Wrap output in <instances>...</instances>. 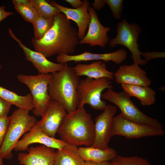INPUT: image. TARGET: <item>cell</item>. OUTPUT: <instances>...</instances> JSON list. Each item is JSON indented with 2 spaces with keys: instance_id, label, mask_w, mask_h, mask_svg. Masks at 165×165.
Here are the masks:
<instances>
[{
  "instance_id": "cell-1",
  "label": "cell",
  "mask_w": 165,
  "mask_h": 165,
  "mask_svg": "<svg viewBox=\"0 0 165 165\" xmlns=\"http://www.w3.org/2000/svg\"><path fill=\"white\" fill-rule=\"evenodd\" d=\"M53 25L40 39L31 42L36 51L47 57L62 53L72 54L79 43L78 32L71 20L61 12L53 17Z\"/></svg>"
},
{
  "instance_id": "cell-2",
  "label": "cell",
  "mask_w": 165,
  "mask_h": 165,
  "mask_svg": "<svg viewBox=\"0 0 165 165\" xmlns=\"http://www.w3.org/2000/svg\"><path fill=\"white\" fill-rule=\"evenodd\" d=\"M57 133L61 139L78 147L91 146L95 136L94 123L84 107L67 114Z\"/></svg>"
},
{
  "instance_id": "cell-3",
  "label": "cell",
  "mask_w": 165,
  "mask_h": 165,
  "mask_svg": "<svg viewBox=\"0 0 165 165\" xmlns=\"http://www.w3.org/2000/svg\"><path fill=\"white\" fill-rule=\"evenodd\" d=\"M51 74L48 87L51 99L61 104L68 113L75 111L79 104L77 89L79 77L67 63L61 70Z\"/></svg>"
},
{
  "instance_id": "cell-4",
  "label": "cell",
  "mask_w": 165,
  "mask_h": 165,
  "mask_svg": "<svg viewBox=\"0 0 165 165\" xmlns=\"http://www.w3.org/2000/svg\"><path fill=\"white\" fill-rule=\"evenodd\" d=\"M29 112L18 108L10 116L8 127L0 148V158L12 159L13 156L12 151L20 138L36 124V118L30 115Z\"/></svg>"
},
{
  "instance_id": "cell-5",
  "label": "cell",
  "mask_w": 165,
  "mask_h": 165,
  "mask_svg": "<svg viewBox=\"0 0 165 165\" xmlns=\"http://www.w3.org/2000/svg\"><path fill=\"white\" fill-rule=\"evenodd\" d=\"M101 98L116 105L120 110V114L126 119L139 124L162 129L161 124L158 120L142 112L124 91L118 92L113 91L112 88H109L102 94Z\"/></svg>"
},
{
  "instance_id": "cell-6",
  "label": "cell",
  "mask_w": 165,
  "mask_h": 165,
  "mask_svg": "<svg viewBox=\"0 0 165 165\" xmlns=\"http://www.w3.org/2000/svg\"><path fill=\"white\" fill-rule=\"evenodd\" d=\"M111 80L106 78L94 79L86 77L80 80L77 86L79 100L78 108L88 105L93 109L103 111L107 104L102 100L103 91L112 88Z\"/></svg>"
},
{
  "instance_id": "cell-7",
  "label": "cell",
  "mask_w": 165,
  "mask_h": 165,
  "mask_svg": "<svg viewBox=\"0 0 165 165\" xmlns=\"http://www.w3.org/2000/svg\"><path fill=\"white\" fill-rule=\"evenodd\" d=\"M140 26L138 24L129 23L123 19L117 25L116 37L109 41V46L114 47L122 45L127 48L131 52L134 63L143 65L147 63L141 57V52L139 49L138 41L139 35L141 32Z\"/></svg>"
},
{
  "instance_id": "cell-8",
  "label": "cell",
  "mask_w": 165,
  "mask_h": 165,
  "mask_svg": "<svg viewBox=\"0 0 165 165\" xmlns=\"http://www.w3.org/2000/svg\"><path fill=\"white\" fill-rule=\"evenodd\" d=\"M51 74H40L37 75L18 74V81L26 85L31 93L34 108L33 113L36 116L42 117L46 106L51 98L48 90Z\"/></svg>"
},
{
  "instance_id": "cell-9",
  "label": "cell",
  "mask_w": 165,
  "mask_h": 165,
  "mask_svg": "<svg viewBox=\"0 0 165 165\" xmlns=\"http://www.w3.org/2000/svg\"><path fill=\"white\" fill-rule=\"evenodd\" d=\"M162 129L137 123L128 120L120 113L114 117L112 121V137L123 136L127 139L139 138L165 134Z\"/></svg>"
},
{
  "instance_id": "cell-10",
  "label": "cell",
  "mask_w": 165,
  "mask_h": 165,
  "mask_svg": "<svg viewBox=\"0 0 165 165\" xmlns=\"http://www.w3.org/2000/svg\"><path fill=\"white\" fill-rule=\"evenodd\" d=\"M117 107L107 105L105 108L95 119V136L93 147L101 149L108 148V145L112 137L111 131L114 116Z\"/></svg>"
},
{
  "instance_id": "cell-11",
  "label": "cell",
  "mask_w": 165,
  "mask_h": 165,
  "mask_svg": "<svg viewBox=\"0 0 165 165\" xmlns=\"http://www.w3.org/2000/svg\"><path fill=\"white\" fill-rule=\"evenodd\" d=\"M67 114L62 105L50 99L47 104L41 119L40 127L46 135L55 138L57 132Z\"/></svg>"
},
{
  "instance_id": "cell-12",
  "label": "cell",
  "mask_w": 165,
  "mask_h": 165,
  "mask_svg": "<svg viewBox=\"0 0 165 165\" xmlns=\"http://www.w3.org/2000/svg\"><path fill=\"white\" fill-rule=\"evenodd\" d=\"M35 143L57 150L61 149L68 144L61 139L51 137L45 134L40 129L38 121L30 131L23 135L16 144L14 149L17 152L24 151L28 150L30 145Z\"/></svg>"
},
{
  "instance_id": "cell-13",
  "label": "cell",
  "mask_w": 165,
  "mask_h": 165,
  "mask_svg": "<svg viewBox=\"0 0 165 165\" xmlns=\"http://www.w3.org/2000/svg\"><path fill=\"white\" fill-rule=\"evenodd\" d=\"M10 36L18 44L22 49L25 59L29 61L36 69L39 74H53L61 70L64 64L56 63L48 60L42 53L27 47L14 34L11 28L8 29Z\"/></svg>"
},
{
  "instance_id": "cell-14",
  "label": "cell",
  "mask_w": 165,
  "mask_h": 165,
  "mask_svg": "<svg viewBox=\"0 0 165 165\" xmlns=\"http://www.w3.org/2000/svg\"><path fill=\"white\" fill-rule=\"evenodd\" d=\"M127 55V51L122 48L114 52L104 53H95L87 51L75 55L62 53L57 55L56 60L58 63L62 64L72 61L77 62L101 61L104 62L112 61L119 64L125 60Z\"/></svg>"
},
{
  "instance_id": "cell-15",
  "label": "cell",
  "mask_w": 165,
  "mask_h": 165,
  "mask_svg": "<svg viewBox=\"0 0 165 165\" xmlns=\"http://www.w3.org/2000/svg\"><path fill=\"white\" fill-rule=\"evenodd\" d=\"M88 12L91 19L88 32L84 37L79 41V44H88L91 46H99L105 47L109 42L108 32L110 30L109 27H105L98 19L97 13L90 6Z\"/></svg>"
},
{
  "instance_id": "cell-16",
  "label": "cell",
  "mask_w": 165,
  "mask_h": 165,
  "mask_svg": "<svg viewBox=\"0 0 165 165\" xmlns=\"http://www.w3.org/2000/svg\"><path fill=\"white\" fill-rule=\"evenodd\" d=\"M50 4L58 8L61 12L63 13L68 19L72 20L76 24L78 28V39L80 40L82 39L86 35V30L90 21V16L88 12L90 6L89 1L83 0L82 6L77 9L64 6L55 0H52L50 2Z\"/></svg>"
},
{
  "instance_id": "cell-17",
  "label": "cell",
  "mask_w": 165,
  "mask_h": 165,
  "mask_svg": "<svg viewBox=\"0 0 165 165\" xmlns=\"http://www.w3.org/2000/svg\"><path fill=\"white\" fill-rule=\"evenodd\" d=\"M28 153L19 152L17 159L21 165H54L55 149L45 145L30 147Z\"/></svg>"
},
{
  "instance_id": "cell-18",
  "label": "cell",
  "mask_w": 165,
  "mask_h": 165,
  "mask_svg": "<svg viewBox=\"0 0 165 165\" xmlns=\"http://www.w3.org/2000/svg\"><path fill=\"white\" fill-rule=\"evenodd\" d=\"M114 76L116 82L121 84L149 86L151 83L146 71L134 63L120 66L114 73Z\"/></svg>"
},
{
  "instance_id": "cell-19",
  "label": "cell",
  "mask_w": 165,
  "mask_h": 165,
  "mask_svg": "<svg viewBox=\"0 0 165 165\" xmlns=\"http://www.w3.org/2000/svg\"><path fill=\"white\" fill-rule=\"evenodd\" d=\"M73 68L79 77L85 76L94 79L106 78L111 80L114 78V73L108 71L105 63L102 61H94L89 64L79 63Z\"/></svg>"
},
{
  "instance_id": "cell-20",
  "label": "cell",
  "mask_w": 165,
  "mask_h": 165,
  "mask_svg": "<svg viewBox=\"0 0 165 165\" xmlns=\"http://www.w3.org/2000/svg\"><path fill=\"white\" fill-rule=\"evenodd\" d=\"M78 147L80 155L85 161L96 163L110 161L117 155L116 151L112 148L101 149L92 146Z\"/></svg>"
},
{
  "instance_id": "cell-21",
  "label": "cell",
  "mask_w": 165,
  "mask_h": 165,
  "mask_svg": "<svg viewBox=\"0 0 165 165\" xmlns=\"http://www.w3.org/2000/svg\"><path fill=\"white\" fill-rule=\"evenodd\" d=\"M85 162L76 146L68 144L56 151L54 165H84Z\"/></svg>"
},
{
  "instance_id": "cell-22",
  "label": "cell",
  "mask_w": 165,
  "mask_h": 165,
  "mask_svg": "<svg viewBox=\"0 0 165 165\" xmlns=\"http://www.w3.org/2000/svg\"><path fill=\"white\" fill-rule=\"evenodd\" d=\"M123 90L130 97L138 99L142 106H149L154 104L156 101V92L149 86L121 84Z\"/></svg>"
},
{
  "instance_id": "cell-23",
  "label": "cell",
  "mask_w": 165,
  "mask_h": 165,
  "mask_svg": "<svg viewBox=\"0 0 165 165\" xmlns=\"http://www.w3.org/2000/svg\"><path fill=\"white\" fill-rule=\"evenodd\" d=\"M0 97L18 108L30 111L34 108L33 98L30 93L20 96L14 92L0 86Z\"/></svg>"
},
{
  "instance_id": "cell-24",
  "label": "cell",
  "mask_w": 165,
  "mask_h": 165,
  "mask_svg": "<svg viewBox=\"0 0 165 165\" xmlns=\"http://www.w3.org/2000/svg\"><path fill=\"white\" fill-rule=\"evenodd\" d=\"M38 15L45 18H53L61 12L59 9L45 0H30Z\"/></svg>"
},
{
  "instance_id": "cell-25",
  "label": "cell",
  "mask_w": 165,
  "mask_h": 165,
  "mask_svg": "<svg viewBox=\"0 0 165 165\" xmlns=\"http://www.w3.org/2000/svg\"><path fill=\"white\" fill-rule=\"evenodd\" d=\"M54 18H45L39 16L32 23L34 38H42L53 25Z\"/></svg>"
},
{
  "instance_id": "cell-26",
  "label": "cell",
  "mask_w": 165,
  "mask_h": 165,
  "mask_svg": "<svg viewBox=\"0 0 165 165\" xmlns=\"http://www.w3.org/2000/svg\"><path fill=\"white\" fill-rule=\"evenodd\" d=\"M15 9L26 21L32 23L39 16L30 1L24 4H19L12 1Z\"/></svg>"
},
{
  "instance_id": "cell-27",
  "label": "cell",
  "mask_w": 165,
  "mask_h": 165,
  "mask_svg": "<svg viewBox=\"0 0 165 165\" xmlns=\"http://www.w3.org/2000/svg\"><path fill=\"white\" fill-rule=\"evenodd\" d=\"M110 162L111 165H151L146 159L138 156L125 157L117 155Z\"/></svg>"
},
{
  "instance_id": "cell-28",
  "label": "cell",
  "mask_w": 165,
  "mask_h": 165,
  "mask_svg": "<svg viewBox=\"0 0 165 165\" xmlns=\"http://www.w3.org/2000/svg\"><path fill=\"white\" fill-rule=\"evenodd\" d=\"M111 9L113 17L117 19H120L123 10V0H104Z\"/></svg>"
},
{
  "instance_id": "cell-29",
  "label": "cell",
  "mask_w": 165,
  "mask_h": 165,
  "mask_svg": "<svg viewBox=\"0 0 165 165\" xmlns=\"http://www.w3.org/2000/svg\"><path fill=\"white\" fill-rule=\"evenodd\" d=\"M10 120V116L0 118V148L6 135Z\"/></svg>"
},
{
  "instance_id": "cell-30",
  "label": "cell",
  "mask_w": 165,
  "mask_h": 165,
  "mask_svg": "<svg viewBox=\"0 0 165 165\" xmlns=\"http://www.w3.org/2000/svg\"><path fill=\"white\" fill-rule=\"evenodd\" d=\"M11 105L0 97V118L8 116Z\"/></svg>"
},
{
  "instance_id": "cell-31",
  "label": "cell",
  "mask_w": 165,
  "mask_h": 165,
  "mask_svg": "<svg viewBox=\"0 0 165 165\" xmlns=\"http://www.w3.org/2000/svg\"><path fill=\"white\" fill-rule=\"evenodd\" d=\"M141 55L144 57V60L147 62L153 59L165 57V52H142Z\"/></svg>"
},
{
  "instance_id": "cell-32",
  "label": "cell",
  "mask_w": 165,
  "mask_h": 165,
  "mask_svg": "<svg viewBox=\"0 0 165 165\" xmlns=\"http://www.w3.org/2000/svg\"><path fill=\"white\" fill-rule=\"evenodd\" d=\"M5 8L4 6H0V22L8 16L14 14L13 12L6 11Z\"/></svg>"
},
{
  "instance_id": "cell-33",
  "label": "cell",
  "mask_w": 165,
  "mask_h": 165,
  "mask_svg": "<svg viewBox=\"0 0 165 165\" xmlns=\"http://www.w3.org/2000/svg\"><path fill=\"white\" fill-rule=\"evenodd\" d=\"M92 8L94 10H100L105 6V3L104 0H95L94 2L91 4Z\"/></svg>"
},
{
  "instance_id": "cell-34",
  "label": "cell",
  "mask_w": 165,
  "mask_h": 165,
  "mask_svg": "<svg viewBox=\"0 0 165 165\" xmlns=\"http://www.w3.org/2000/svg\"><path fill=\"white\" fill-rule=\"evenodd\" d=\"M65 1L71 4L73 9L79 8L83 4V1L80 0H65Z\"/></svg>"
},
{
  "instance_id": "cell-35",
  "label": "cell",
  "mask_w": 165,
  "mask_h": 165,
  "mask_svg": "<svg viewBox=\"0 0 165 165\" xmlns=\"http://www.w3.org/2000/svg\"><path fill=\"white\" fill-rule=\"evenodd\" d=\"M84 165H111L110 161L96 163L90 161H85Z\"/></svg>"
},
{
  "instance_id": "cell-36",
  "label": "cell",
  "mask_w": 165,
  "mask_h": 165,
  "mask_svg": "<svg viewBox=\"0 0 165 165\" xmlns=\"http://www.w3.org/2000/svg\"><path fill=\"white\" fill-rule=\"evenodd\" d=\"M17 3L19 4H24L29 1V0H14Z\"/></svg>"
},
{
  "instance_id": "cell-37",
  "label": "cell",
  "mask_w": 165,
  "mask_h": 165,
  "mask_svg": "<svg viewBox=\"0 0 165 165\" xmlns=\"http://www.w3.org/2000/svg\"><path fill=\"white\" fill-rule=\"evenodd\" d=\"M0 165H4L3 159L0 157Z\"/></svg>"
},
{
  "instance_id": "cell-38",
  "label": "cell",
  "mask_w": 165,
  "mask_h": 165,
  "mask_svg": "<svg viewBox=\"0 0 165 165\" xmlns=\"http://www.w3.org/2000/svg\"><path fill=\"white\" fill-rule=\"evenodd\" d=\"M2 68V65H1V64H0V70H1V69Z\"/></svg>"
}]
</instances>
